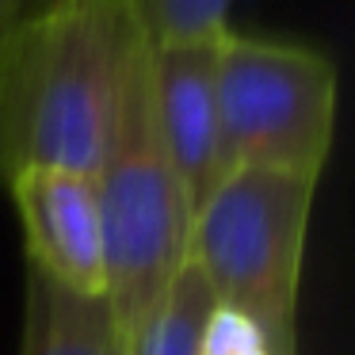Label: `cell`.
I'll list each match as a JSON object with an SVG mask.
<instances>
[{"mask_svg":"<svg viewBox=\"0 0 355 355\" xmlns=\"http://www.w3.org/2000/svg\"><path fill=\"white\" fill-rule=\"evenodd\" d=\"M141 42L126 0H39L0 50V180L24 168L96 176Z\"/></svg>","mask_w":355,"mask_h":355,"instance_id":"obj_1","label":"cell"},{"mask_svg":"<svg viewBox=\"0 0 355 355\" xmlns=\"http://www.w3.org/2000/svg\"><path fill=\"white\" fill-rule=\"evenodd\" d=\"M321 176L233 168L191 218L187 256L218 306L241 309L271 355H298V279Z\"/></svg>","mask_w":355,"mask_h":355,"instance_id":"obj_2","label":"cell"},{"mask_svg":"<svg viewBox=\"0 0 355 355\" xmlns=\"http://www.w3.org/2000/svg\"><path fill=\"white\" fill-rule=\"evenodd\" d=\"M96 195L103 222L107 302L126 332L187 260L191 237V207L153 119L149 39L134 50L126 69L115 130L96 168Z\"/></svg>","mask_w":355,"mask_h":355,"instance_id":"obj_3","label":"cell"},{"mask_svg":"<svg viewBox=\"0 0 355 355\" xmlns=\"http://www.w3.org/2000/svg\"><path fill=\"white\" fill-rule=\"evenodd\" d=\"M218 115L233 168L321 176L336 126V65L313 46L225 31Z\"/></svg>","mask_w":355,"mask_h":355,"instance_id":"obj_4","label":"cell"},{"mask_svg":"<svg viewBox=\"0 0 355 355\" xmlns=\"http://www.w3.org/2000/svg\"><path fill=\"white\" fill-rule=\"evenodd\" d=\"M218 39L149 42V92L161 146L172 161L191 218L230 176L218 115Z\"/></svg>","mask_w":355,"mask_h":355,"instance_id":"obj_5","label":"cell"},{"mask_svg":"<svg viewBox=\"0 0 355 355\" xmlns=\"http://www.w3.org/2000/svg\"><path fill=\"white\" fill-rule=\"evenodd\" d=\"M27 241V268L77 294H107L103 222L96 176L65 168H24L8 180Z\"/></svg>","mask_w":355,"mask_h":355,"instance_id":"obj_6","label":"cell"},{"mask_svg":"<svg viewBox=\"0 0 355 355\" xmlns=\"http://www.w3.org/2000/svg\"><path fill=\"white\" fill-rule=\"evenodd\" d=\"M19 355H126V332L107 294H77L27 268Z\"/></svg>","mask_w":355,"mask_h":355,"instance_id":"obj_7","label":"cell"},{"mask_svg":"<svg viewBox=\"0 0 355 355\" xmlns=\"http://www.w3.org/2000/svg\"><path fill=\"white\" fill-rule=\"evenodd\" d=\"M214 306L207 275L187 256L153 306L126 329V355H199Z\"/></svg>","mask_w":355,"mask_h":355,"instance_id":"obj_8","label":"cell"},{"mask_svg":"<svg viewBox=\"0 0 355 355\" xmlns=\"http://www.w3.org/2000/svg\"><path fill=\"white\" fill-rule=\"evenodd\" d=\"M233 0H126L141 35L149 42H180V39H218L230 31Z\"/></svg>","mask_w":355,"mask_h":355,"instance_id":"obj_9","label":"cell"},{"mask_svg":"<svg viewBox=\"0 0 355 355\" xmlns=\"http://www.w3.org/2000/svg\"><path fill=\"white\" fill-rule=\"evenodd\" d=\"M199 355H271V347L252 317L230 306H214L207 332H202Z\"/></svg>","mask_w":355,"mask_h":355,"instance_id":"obj_10","label":"cell"},{"mask_svg":"<svg viewBox=\"0 0 355 355\" xmlns=\"http://www.w3.org/2000/svg\"><path fill=\"white\" fill-rule=\"evenodd\" d=\"M35 4H39V0H0V50H4V42H8L12 27H16Z\"/></svg>","mask_w":355,"mask_h":355,"instance_id":"obj_11","label":"cell"}]
</instances>
